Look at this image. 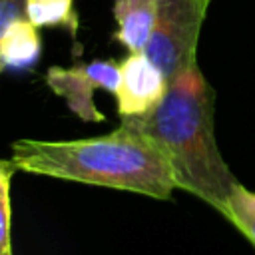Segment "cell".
Returning a JSON list of instances; mask_svg holds the SVG:
<instances>
[{
    "label": "cell",
    "instance_id": "9",
    "mask_svg": "<svg viewBox=\"0 0 255 255\" xmlns=\"http://www.w3.org/2000/svg\"><path fill=\"white\" fill-rule=\"evenodd\" d=\"M219 213L255 247V191L243 183H235Z\"/></svg>",
    "mask_w": 255,
    "mask_h": 255
},
{
    "label": "cell",
    "instance_id": "10",
    "mask_svg": "<svg viewBox=\"0 0 255 255\" xmlns=\"http://www.w3.org/2000/svg\"><path fill=\"white\" fill-rule=\"evenodd\" d=\"M18 169L10 159L0 161V255H14L12 247V177Z\"/></svg>",
    "mask_w": 255,
    "mask_h": 255
},
{
    "label": "cell",
    "instance_id": "5",
    "mask_svg": "<svg viewBox=\"0 0 255 255\" xmlns=\"http://www.w3.org/2000/svg\"><path fill=\"white\" fill-rule=\"evenodd\" d=\"M120 80L114 92L122 120H139L151 114L169 90L167 76L145 52H128L120 62Z\"/></svg>",
    "mask_w": 255,
    "mask_h": 255
},
{
    "label": "cell",
    "instance_id": "6",
    "mask_svg": "<svg viewBox=\"0 0 255 255\" xmlns=\"http://www.w3.org/2000/svg\"><path fill=\"white\" fill-rule=\"evenodd\" d=\"M114 38L128 52H143L157 16V0H116Z\"/></svg>",
    "mask_w": 255,
    "mask_h": 255
},
{
    "label": "cell",
    "instance_id": "8",
    "mask_svg": "<svg viewBox=\"0 0 255 255\" xmlns=\"http://www.w3.org/2000/svg\"><path fill=\"white\" fill-rule=\"evenodd\" d=\"M26 18L38 28H64L72 38L80 30L74 0H26Z\"/></svg>",
    "mask_w": 255,
    "mask_h": 255
},
{
    "label": "cell",
    "instance_id": "1",
    "mask_svg": "<svg viewBox=\"0 0 255 255\" xmlns=\"http://www.w3.org/2000/svg\"><path fill=\"white\" fill-rule=\"evenodd\" d=\"M8 159L24 173L129 191L159 201L171 199L177 189L165 151L129 120L94 137H20L12 141Z\"/></svg>",
    "mask_w": 255,
    "mask_h": 255
},
{
    "label": "cell",
    "instance_id": "2",
    "mask_svg": "<svg viewBox=\"0 0 255 255\" xmlns=\"http://www.w3.org/2000/svg\"><path fill=\"white\" fill-rule=\"evenodd\" d=\"M137 124L165 151L177 189L221 209L237 177L215 139V90L197 62L169 80L163 102Z\"/></svg>",
    "mask_w": 255,
    "mask_h": 255
},
{
    "label": "cell",
    "instance_id": "7",
    "mask_svg": "<svg viewBox=\"0 0 255 255\" xmlns=\"http://www.w3.org/2000/svg\"><path fill=\"white\" fill-rule=\"evenodd\" d=\"M42 54L38 26L28 18H16L0 26V66L2 70H30Z\"/></svg>",
    "mask_w": 255,
    "mask_h": 255
},
{
    "label": "cell",
    "instance_id": "3",
    "mask_svg": "<svg viewBox=\"0 0 255 255\" xmlns=\"http://www.w3.org/2000/svg\"><path fill=\"white\" fill-rule=\"evenodd\" d=\"M207 6V0H157V16L143 52L167 80L197 62V40Z\"/></svg>",
    "mask_w": 255,
    "mask_h": 255
},
{
    "label": "cell",
    "instance_id": "4",
    "mask_svg": "<svg viewBox=\"0 0 255 255\" xmlns=\"http://www.w3.org/2000/svg\"><path fill=\"white\" fill-rule=\"evenodd\" d=\"M120 80V64L114 60H94L88 64H74L68 68L52 66L44 82L66 102L70 112L84 122H102L104 114L96 108V92H116Z\"/></svg>",
    "mask_w": 255,
    "mask_h": 255
}]
</instances>
